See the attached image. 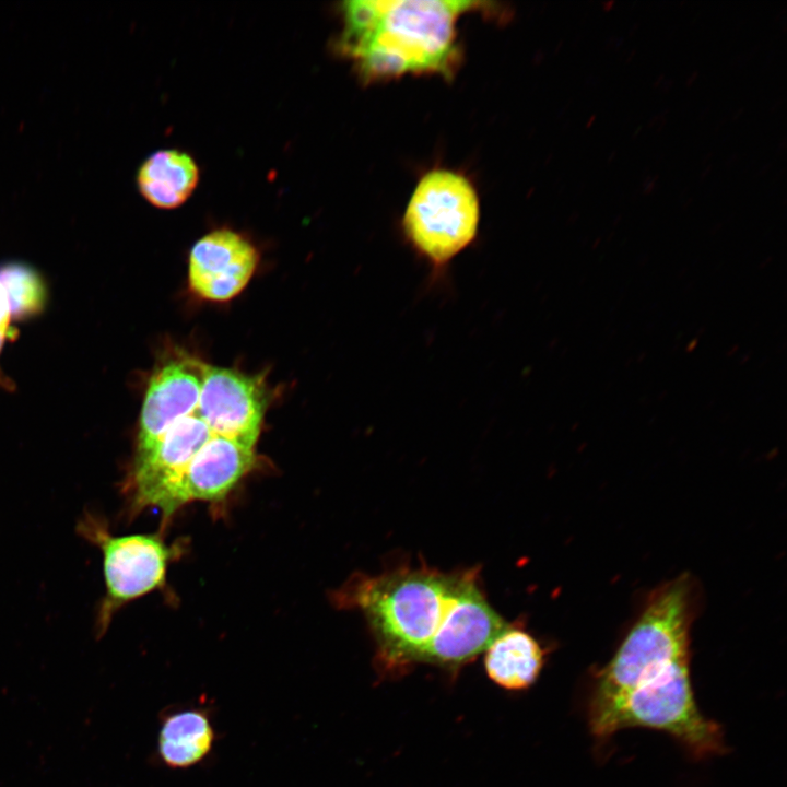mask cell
I'll return each instance as SVG.
<instances>
[{
  "label": "cell",
  "instance_id": "1",
  "mask_svg": "<svg viewBox=\"0 0 787 787\" xmlns=\"http://www.w3.org/2000/svg\"><path fill=\"white\" fill-rule=\"evenodd\" d=\"M693 603L690 577L650 595L611 660L594 674L587 716L596 738L644 727L667 732L696 757L725 752L720 726L701 713L692 688Z\"/></svg>",
  "mask_w": 787,
  "mask_h": 787
},
{
  "label": "cell",
  "instance_id": "2",
  "mask_svg": "<svg viewBox=\"0 0 787 787\" xmlns=\"http://www.w3.org/2000/svg\"><path fill=\"white\" fill-rule=\"evenodd\" d=\"M336 597L364 615L378 668L389 674L418 663L456 672L508 624L490 604L479 567L400 563L353 576Z\"/></svg>",
  "mask_w": 787,
  "mask_h": 787
},
{
  "label": "cell",
  "instance_id": "3",
  "mask_svg": "<svg viewBox=\"0 0 787 787\" xmlns=\"http://www.w3.org/2000/svg\"><path fill=\"white\" fill-rule=\"evenodd\" d=\"M465 0H353L341 4L337 46L365 83L407 74L451 79L462 51L457 23L466 13L493 10Z\"/></svg>",
  "mask_w": 787,
  "mask_h": 787
},
{
  "label": "cell",
  "instance_id": "4",
  "mask_svg": "<svg viewBox=\"0 0 787 787\" xmlns=\"http://www.w3.org/2000/svg\"><path fill=\"white\" fill-rule=\"evenodd\" d=\"M479 223L480 200L473 184L443 167L420 178L402 216L406 238L435 272L473 243Z\"/></svg>",
  "mask_w": 787,
  "mask_h": 787
},
{
  "label": "cell",
  "instance_id": "5",
  "mask_svg": "<svg viewBox=\"0 0 787 787\" xmlns=\"http://www.w3.org/2000/svg\"><path fill=\"white\" fill-rule=\"evenodd\" d=\"M77 531L103 556L105 595L95 619L101 638L124 606L165 585L168 564L179 550L158 533L114 536L103 518L89 512L79 519Z\"/></svg>",
  "mask_w": 787,
  "mask_h": 787
},
{
  "label": "cell",
  "instance_id": "6",
  "mask_svg": "<svg viewBox=\"0 0 787 787\" xmlns=\"http://www.w3.org/2000/svg\"><path fill=\"white\" fill-rule=\"evenodd\" d=\"M258 261L259 254L246 237L228 228L212 231L191 248L189 286L201 298L228 301L245 289Z\"/></svg>",
  "mask_w": 787,
  "mask_h": 787
},
{
  "label": "cell",
  "instance_id": "7",
  "mask_svg": "<svg viewBox=\"0 0 787 787\" xmlns=\"http://www.w3.org/2000/svg\"><path fill=\"white\" fill-rule=\"evenodd\" d=\"M257 460L256 447L215 434L195 455L181 484V504L220 501L250 472Z\"/></svg>",
  "mask_w": 787,
  "mask_h": 787
},
{
  "label": "cell",
  "instance_id": "8",
  "mask_svg": "<svg viewBox=\"0 0 787 787\" xmlns=\"http://www.w3.org/2000/svg\"><path fill=\"white\" fill-rule=\"evenodd\" d=\"M218 733L209 705L187 703L160 716L156 760L169 770H188L209 760Z\"/></svg>",
  "mask_w": 787,
  "mask_h": 787
},
{
  "label": "cell",
  "instance_id": "9",
  "mask_svg": "<svg viewBox=\"0 0 787 787\" xmlns=\"http://www.w3.org/2000/svg\"><path fill=\"white\" fill-rule=\"evenodd\" d=\"M489 679L507 691H524L538 679L544 665V649L527 631L507 624L484 650Z\"/></svg>",
  "mask_w": 787,
  "mask_h": 787
},
{
  "label": "cell",
  "instance_id": "10",
  "mask_svg": "<svg viewBox=\"0 0 787 787\" xmlns=\"http://www.w3.org/2000/svg\"><path fill=\"white\" fill-rule=\"evenodd\" d=\"M199 176L198 164L191 155L177 149H164L143 161L137 174V185L142 197L152 205L171 210L190 198Z\"/></svg>",
  "mask_w": 787,
  "mask_h": 787
},
{
  "label": "cell",
  "instance_id": "11",
  "mask_svg": "<svg viewBox=\"0 0 787 787\" xmlns=\"http://www.w3.org/2000/svg\"><path fill=\"white\" fill-rule=\"evenodd\" d=\"M0 285L7 296L10 318H25L43 309L46 289L31 267L16 262L0 266Z\"/></svg>",
  "mask_w": 787,
  "mask_h": 787
},
{
  "label": "cell",
  "instance_id": "12",
  "mask_svg": "<svg viewBox=\"0 0 787 787\" xmlns=\"http://www.w3.org/2000/svg\"><path fill=\"white\" fill-rule=\"evenodd\" d=\"M10 312L3 289L0 285V329H9Z\"/></svg>",
  "mask_w": 787,
  "mask_h": 787
},
{
  "label": "cell",
  "instance_id": "13",
  "mask_svg": "<svg viewBox=\"0 0 787 787\" xmlns=\"http://www.w3.org/2000/svg\"><path fill=\"white\" fill-rule=\"evenodd\" d=\"M10 336V329H0V349L4 340Z\"/></svg>",
  "mask_w": 787,
  "mask_h": 787
}]
</instances>
